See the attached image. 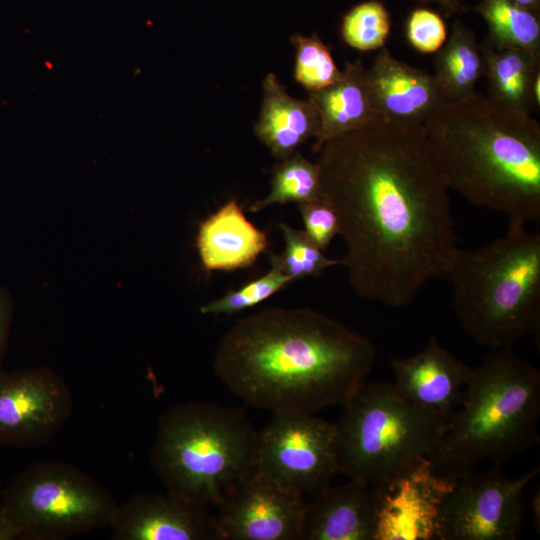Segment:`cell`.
Returning <instances> with one entry per match:
<instances>
[{
    "label": "cell",
    "instance_id": "1",
    "mask_svg": "<svg viewBox=\"0 0 540 540\" xmlns=\"http://www.w3.org/2000/svg\"><path fill=\"white\" fill-rule=\"evenodd\" d=\"M316 161L358 296L401 308L443 277L458 249L448 188L423 123L376 118L325 142Z\"/></svg>",
    "mask_w": 540,
    "mask_h": 540
},
{
    "label": "cell",
    "instance_id": "2",
    "mask_svg": "<svg viewBox=\"0 0 540 540\" xmlns=\"http://www.w3.org/2000/svg\"><path fill=\"white\" fill-rule=\"evenodd\" d=\"M376 360L369 339L309 308H265L238 320L214 356L218 378L247 406L315 413L343 406Z\"/></svg>",
    "mask_w": 540,
    "mask_h": 540
},
{
    "label": "cell",
    "instance_id": "3",
    "mask_svg": "<svg viewBox=\"0 0 540 540\" xmlns=\"http://www.w3.org/2000/svg\"><path fill=\"white\" fill-rule=\"evenodd\" d=\"M440 177L471 204L540 221V126L477 93L446 101L423 123Z\"/></svg>",
    "mask_w": 540,
    "mask_h": 540
},
{
    "label": "cell",
    "instance_id": "4",
    "mask_svg": "<svg viewBox=\"0 0 540 540\" xmlns=\"http://www.w3.org/2000/svg\"><path fill=\"white\" fill-rule=\"evenodd\" d=\"M540 372L512 348L491 350L474 367L463 401L429 457L451 481L485 461L501 464L540 441Z\"/></svg>",
    "mask_w": 540,
    "mask_h": 540
},
{
    "label": "cell",
    "instance_id": "5",
    "mask_svg": "<svg viewBox=\"0 0 540 540\" xmlns=\"http://www.w3.org/2000/svg\"><path fill=\"white\" fill-rule=\"evenodd\" d=\"M463 331L490 350L512 348L540 327V233L509 223L474 250L458 247L444 275Z\"/></svg>",
    "mask_w": 540,
    "mask_h": 540
},
{
    "label": "cell",
    "instance_id": "6",
    "mask_svg": "<svg viewBox=\"0 0 540 540\" xmlns=\"http://www.w3.org/2000/svg\"><path fill=\"white\" fill-rule=\"evenodd\" d=\"M257 439L244 409L187 401L159 417L150 463L167 491L218 507L256 469Z\"/></svg>",
    "mask_w": 540,
    "mask_h": 540
},
{
    "label": "cell",
    "instance_id": "7",
    "mask_svg": "<svg viewBox=\"0 0 540 540\" xmlns=\"http://www.w3.org/2000/svg\"><path fill=\"white\" fill-rule=\"evenodd\" d=\"M335 427L338 471L375 485L436 449L446 423L402 398L393 383L363 382Z\"/></svg>",
    "mask_w": 540,
    "mask_h": 540
},
{
    "label": "cell",
    "instance_id": "8",
    "mask_svg": "<svg viewBox=\"0 0 540 540\" xmlns=\"http://www.w3.org/2000/svg\"><path fill=\"white\" fill-rule=\"evenodd\" d=\"M1 503L23 539L62 540L109 527L118 506L113 495L79 468L37 462L7 485Z\"/></svg>",
    "mask_w": 540,
    "mask_h": 540
},
{
    "label": "cell",
    "instance_id": "9",
    "mask_svg": "<svg viewBox=\"0 0 540 540\" xmlns=\"http://www.w3.org/2000/svg\"><path fill=\"white\" fill-rule=\"evenodd\" d=\"M256 468L285 488L317 498L339 473L334 423L314 413H273L258 431Z\"/></svg>",
    "mask_w": 540,
    "mask_h": 540
},
{
    "label": "cell",
    "instance_id": "10",
    "mask_svg": "<svg viewBox=\"0 0 540 540\" xmlns=\"http://www.w3.org/2000/svg\"><path fill=\"white\" fill-rule=\"evenodd\" d=\"M536 467L513 478L501 464L459 478L439 510L440 540H515L523 528V493Z\"/></svg>",
    "mask_w": 540,
    "mask_h": 540
},
{
    "label": "cell",
    "instance_id": "11",
    "mask_svg": "<svg viewBox=\"0 0 540 540\" xmlns=\"http://www.w3.org/2000/svg\"><path fill=\"white\" fill-rule=\"evenodd\" d=\"M71 390L47 367L0 371V445L33 448L50 442L72 412Z\"/></svg>",
    "mask_w": 540,
    "mask_h": 540
},
{
    "label": "cell",
    "instance_id": "12",
    "mask_svg": "<svg viewBox=\"0 0 540 540\" xmlns=\"http://www.w3.org/2000/svg\"><path fill=\"white\" fill-rule=\"evenodd\" d=\"M456 481L437 475L421 458L387 480L375 494L373 540H440L439 510Z\"/></svg>",
    "mask_w": 540,
    "mask_h": 540
},
{
    "label": "cell",
    "instance_id": "13",
    "mask_svg": "<svg viewBox=\"0 0 540 540\" xmlns=\"http://www.w3.org/2000/svg\"><path fill=\"white\" fill-rule=\"evenodd\" d=\"M306 503L256 468L214 517L221 540H300Z\"/></svg>",
    "mask_w": 540,
    "mask_h": 540
},
{
    "label": "cell",
    "instance_id": "14",
    "mask_svg": "<svg viewBox=\"0 0 540 540\" xmlns=\"http://www.w3.org/2000/svg\"><path fill=\"white\" fill-rule=\"evenodd\" d=\"M108 528L114 540H221L207 506L167 490L118 504Z\"/></svg>",
    "mask_w": 540,
    "mask_h": 540
},
{
    "label": "cell",
    "instance_id": "15",
    "mask_svg": "<svg viewBox=\"0 0 540 540\" xmlns=\"http://www.w3.org/2000/svg\"><path fill=\"white\" fill-rule=\"evenodd\" d=\"M391 369L399 395L446 424L460 407L473 370L435 336L418 353L392 358Z\"/></svg>",
    "mask_w": 540,
    "mask_h": 540
},
{
    "label": "cell",
    "instance_id": "16",
    "mask_svg": "<svg viewBox=\"0 0 540 540\" xmlns=\"http://www.w3.org/2000/svg\"><path fill=\"white\" fill-rule=\"evenodd\" d=\"M371 105L380 118L424 123L446 99L434 74L395 58L384 46L366 69Z\"/></svg>",
    "mask_w": 540,
    "mask_h": 540
},
{
    "label": "cell",
    "instance_id": "17",
    "mask_svg": "<svg viewBox=\"0 0 540 540\" xmlns=\"http://www.w3.org/2000/svg\"><path fill=\"white\" fill-rule=\"evenodd\" d=\"M374 531L373 487L349 479L306 503L300 540H373Z\"/></svg>",
    "mask_w": 540,
    "mask_h": 540
},
{
    "label": "cell",
    "instance_id": "18",
    "mask_svg": "<svg viewBox=\"0 0 540 540\" xmlns=\"http://www.w3.org/2000/svg\"><path fill=\"white\" fill-rule=\"evenodd\" d=\"M267 248V234L247 218L234 198L200 222L196 235L197 253L208 273L250 267Z\"/></svg>",
    "mask_w": 540,
    "mask_h": 540
},
{
    "label": "cell",
    "instance_id": "19",
    "mask_svg": "<svg viewBox=\"0 0 540 540\" xmlns=\"http://www.w3.org/2000/svg\"><path fill=\"white\" fill-rule=\"evenodd\" d=\"M260 115L254 132L272 155L282 161L292 156L300 145L316 137L320 119L307 98L288 94L274 73L266 75L263 84Z\"/></svg>",
    "mask_w": 540,
    "mask_h": 540
},
{
    "label": "cell",
    "instance_id": "20",
    "mask_svg": "<svg viewBox=\"0 0 540 540\" xmlns=\"http://www.w3.org/2000/svg\"><path fill=\"white\" fill-rule=\"evenodd\" d=\"M317 110L320 127L313 151L338 136L357 130L379 116L374 111L366 83V68L361 60L347 62L341 76L320 90L309 92Z\"/></svg>",
    "mask_w": 540,
    "mask_h": 540
},
{
    "label": "cell",
    "instance_id": "21",
    "mask_svg": "<svg viewBox=\"0 0 540 540\" xmlns=\"http://www.w3.org/2000/svg\"><path fill=\"white\" fill-rule=\"evenodd\" d=\"M489 98L530 115L536 108L532 87L540 74V53L522 48H496L487 38L480 44Z\"/></svg>",
    "mask_w": 540,
    "mask_h": 540
},
{
    "label": "cell",
    "instance_id": "22",
    "mask_svg": "<svg viewBox=\"0 0 540 540\" xmlns=\"http://www.w3.org/2000/svg\"><path fill=\"white\" fill-rule=\"evenodd\" d=\"M437 83L446 101L476 94L475 87L484 76V59L474 32L460 21L435 57Z\"/></svg>",
    "mask_w": 540,
    "mask_h": 540
},
{
    "label": "cell",
    "instance_id": "23",
    "mask_svg": "<svg viewBox=\"0 0 540 540\" xmlns=\"http://www.w3.org/2000/svg\"><path fill=\"white\" fill-rule=\"evenodd\" d=\"M476 11L487 23L486 37L496 48H522L540 53V21L537 12L512 0H482Z\"/></svg>",
    "mask_w": 540,
    "mask_h": 540
},
{
    "label": "cell",
    "instance_id": "24",
    "mask_svg": "<svg viewBox=\"0 0 540 540\" xmlns=\"http://www.w3.org/2000/svg\"><path fill=\"white\" fill-rule=\"evenodd\" d=\"M321 198L322 188L317 163L295 152L276 165L269 194L251 204L249 211L255 213L274 204L295 202L299 205Z\"/></svg>",
    "mask_w": 540,
    "mask_h": 540
},
{
    "label": "cell",
    "instance_id": "25",
    "mask_svg": "<svg viewBox=\"0 0 540 540\" xmlns=\"http://www.w3.org/2000/svg\"><path fill=\"white\" fill-rule=\"evenodd\" d=\"M390 30V15L384 4L376 0L354 6L343 17L341 24L344 42L362 52L383 48Z\"/></svg>",
    "mask_w": 540,
    "mask_h": 540
},
{
    "label": "cell",
    "instance_id": "26",
    "mask_svg": "<svg viewBox=\"0 0 540 540\" xmlns=\"http://www.w3.org/2000/svg\"><path fill=\"white\" fill-rule=\"evenodd\" d=\"M270 269L236 290L200 307L202 314H235L252 308L285 288L293 280L281 269L275 253L269 254Z\"/></svg>",
    "mask_w": 540,
    "mask_h": 540
},
{
    "label": "cell",
    "instance_id": "27",
    "mask_svg": "<svg viewBox=\"0 0 540 540\" xmlns=\"http://www.w3.org/2000/svg\"><path fill=\"white\" fill-rule=\"evenodd\" d=\"M291 43L296 49L294 78L308 92L320 90L339 79L342 70L318 35L295 34Z\"/></svg>",
    "mask_w": 540,
    "mask_h": 540
},
{
    "label": "cell",
    "instance_id": "28",
    "mask_svg": "<svg viewBox=\"0 0 540 540\" xmlns=\"http://www.w3.org/2000/svg\"><path fill=\"white\" fill-rule=\"evenodd\" d=\"M285 243L284 251L276 254L282 271L293 281L301 278L319 276L326 269L341 264L324 254L305 233L285 223L279 225Z\"/></svg>",
    "mask_w": 540,
    "mask_h": 540
},
{
    "label": "cell",
    "instance_id": "29",
    "mask_svg": "<svg viewBox=\"0 0 540 540\" xmlns=\"http://www.w3.org/2000/svg\"><path fill=\"white\" fill-rule=\"evenodd\" d=\"M405 36L409 45L419 53H437L448 38L442 17L429 9L417 8L407 18Z\"/></svg>",
    "mask_w": 540,
    "mask_h": 540
},
{
    "label": "cell",
    "instance_id": "30",
    "mask_svg": "<svg viewBox=\"0 0 540 540\" xmlns=\"http://www.w3.org/2000/svg\"><path fill=\"white\" fill-rule=\"evenodd\" d=\"M299 211L308 237L323 251L339 235L338 218L333 208L324 200L299 204Z\"/></svg>",
    "mask_w": 540,
    "mask_h": 540
},
{
    "label": "cell",
    "instance_id": "31",
    "mask_svg": "<svg viewBox=\"0 0 540 540\" xmlns=\"http://www.w3.org/2000/svg\"><path fill=\"white\" fill-rule=\"evenodd\" d=\"M14 303L10 292L0 286V371L13 320Z\"/></svg>",
    "mask_w": 540,
    "mask_h": 540
},
{
    "label": "cell",
    "instance_id": "32",
    "mask_svg": "<svg viewBox=\"0 0 540 540\" xmlns=\"http://www.w3.org/2000/svg\"><path fill=\"white\" fill-rule=\"evenodd\" d=\"M23 539V534L16 521L0 502V540Z\"/></svg>",
    "mask_w": 540,
    "mask_h": 540
},
{
    "label": "cell",
    "instance_id": "33",
    "mask_svg": "<svg viewBox=\"0 0 540 540\" xmlns=\"http://www.w3.org/2000/svg\"><path fill=\"white\" fill-rule=\"evenodd\" d=\"M416 1L421 2V3H429V2L437 3L442 8L446 16H449L453 13H460V12L465 11L460 0H416Z\"/></svg>",
    "mask_w": 540,
    "mask_h": 540
},
{
    "label": "cell",
    "instance_id": "34",
    "mask_svg": "<svg viewBox=\"0 0 540 540\" xmlns=\"http://www.w3.org/2000/svg\"><path fill=\"white\" fill-rule=\"evenodd\" d=\"M512 1L522 8L538 13L540 0H512Z\"/></svg>",
    "mask_w": 540,
    "mask_h": 540
},
{
    "label": "cell",
    "instance_id": "35",
    "mask_svg": "<svg viewBox=\"0 0 540 540\" xmlns=\"http://www.w3.org/2000/svg\"><path fill=\"white\" fill-rule=\"evenodd\" d=\"M0 483H1V478H0Z\"/></svg>",
    "mask_w": 540,
    "mask_h": 540
}]
</instances>
